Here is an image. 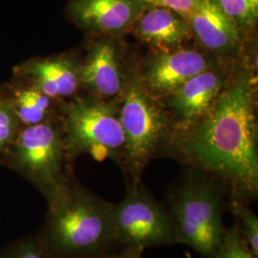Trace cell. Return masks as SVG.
Returning <instances> with one entry per match:
<instances>
[{
  "instance_id": "19",
  "label": "cell",
  "mask_w": 258,
  "mask_h": 258,
  "mask_svg": "<svg viewBox=\"0 0 258 258\" xmlns=\"http://www.w3.org/2000/svg\"><path fill=\"white\" fill-rule=\"evenodd\" d=\"M209 258H257L243 238L236 223L227 229L220 246Z\"/></svg>"
},
{
  "instance_id": "8",
  "label": "cell",
  "mask_w": 258,
  "mask_h": 258,
  "mask_svg": "<svg viewBox=\"0 0 258 258\" xmlns=\"http://www.w3.org/2000/svg\"><path fill=\"white\" fill-rule=\"evenodd\" d=\"M214 67L207 55L194 49L160 51L144 65L139 76L145 88L155 98H165L185 82Z\"/></svg>"
},
{
  "instance_id": "12",
  "label": "cell",
  "mask_w": 258,
  "mask_h": 258,
  "mask_svg": "<svg viewBox=\"0 0 258 258\" xmlns=\"http://www.w3.org/2000/svg\"><path fill=\"white\" fill-rule=\"evenodd\" d=\"M225 77L215 67L195 76L165 97L175 118L173 131L195 123L209 113L225 87Z\"/></svg>"
},
{
  "instance_id": "3",
  "label": "cell",
  "mask_w": 258,
  "mask_h": 258,
  "mask_svg": "<svg viewBox=\"0 0 258 258\" xmlns=\"http://www.w3.org/2000/svg\"><path fill=\"white\" fill-rule=\"evenodd\" d=\"M229 195L221 181L192 167L169 194L167 211L181 243L202 258L210 257L225 236L223 216Z\"/></svg>"
},
{
  "instance_id": "10",
  "label": "cell",
  "mask_w": 258,
  "mask_h": 258,
  "mask_svg": "<svg viewBox=\"0 0 258 258\" xmlns=\"http://www.w3.org/2000/svg\"><path fill=\"white\" fill-rule=\"evenodd\" d=\"M81 63L71 55L31 58L14 68V79L47 97L62 101L76 97L81 86Z\"/></svg>"
},
{
  "instance_id": "22",
  "label": "cell",
  "mask_w": 258,
  "mask_h": 258,
  "mask_svg": "<svg viewBox=\"0 0 258 258\" xmlns=\"http://www.w3.org/2000/svg\"><path fill=\"white\" fill-rule=\"evenodd\" d=\"M144 250L137 248L120 247V249L112 250L103 255L95 258H142Z\"/></svg>"
},
{
  "instance_id": "1",
  "label": "cell",
  "mask_w": 258,
  "mask_h": 258,
  "mask_svg": "<svg viewBox=\"0 0 258 258\" xmlns=\"http://www.w3.org/2000/svg\"><path fill=\"white\" fill-rule=\"evenodd\" d=\"M164 151L221 181L230 196L249 204L255 201L257 125L249 72L244 70L234 82L225 85L203 118L172 131Z\"/></svg>"
},
{
  "instance_id": "6",
  "label": "cell",
  "mask_w": 258,
  "mask_h": 258,
  "mask_svg": "<svg viewBox=\"0 0 258 258\" xmlns=\"http://www.w3.org/2000/svg\"><path fill=\"white\" fill-rule=\"evenodd\" d=\"M1 165L27 180L47 202L60 189L71 172L60 124L49 120L22 126Z\"/></svg>"
},
{
  "instance_id": "9",
  "label": "cell",
  "mask_w": 258,
  "mask_h": 258,
  "mask_svg": "<svg viewBox=\"0 0 258 258\" xmlns=\"http://www.w3.org/2000/svg\"><path fill=\"white\" fill-rule=\"evenodd\" d=\"M147 7L141 0H69L66 13L83 31L112 37L132 30Z\"/></svg>"
},
{
  "instance_id": "15",
  "label": "cell",
  "mask_w": 258,
  "mask_h": 258,
  "mask_svg": "<svg viewBox=\"0 0 258 258\" xmlns=\"http://www.w3.org/2000/svg\"><path fill=\"white\" fill-rule=\"evenodd\" d=\"M1 91L9 99L22 126L53 120L54 103L56 101L36 88L14 79L1 88Z\"/></svg>"
},
{
  "instance_id": "21",
  "label": "cell",
  "mask_w": 258,
  "mask_h": 258,
  "mask_svg": "<svg viewBox=\"0 0 258 258\" xmlns=\"http://www.w3.org/2000/svg\"><path fill=\"white\" fill-rule=\"evenodd\" d=\"M148 6H159L173 10L186 19L194 13L201 0H141Z\"/></svg>"
},
{
  "instance_id": "17",
  "label": "cell",
  "mask_w": 258,
  "mask_h": 258,
  "mask_svg": "<svg viewBox=\"0 0 258 258\" xmlns=\"http://www.w3.org/2000/svg\"><path fill=\"white\" fill-rule=\"evenodd\" d=\"M240 30L253 29L258 20V0H213Z\"/></svg>"
},
{
  "instance_id": "18",
  "label": "cell",
  "mask_w": 258,
  "mask_h": 258,
  "mask_svg": "<svg viewBox=\"0 0 258 258\" xmlns=\"http://www.w3.org/2000/svg\"><path fill=\"white\" fill-rule=\"evenodd\" d=\"M21 127L9 99L0 89V165Z\"/></svg>"
},
{
  "instance_id": "11",
  "label": "cell",
  "mask_w": 258,
  "mask_h": 258,
  "mask_svg": "<svg viewBox=\"0 0 258 258\" xmlns=\"http://www.w3.org/2000/svg\"><path fill=\"white\" fill-rule=\"evenodd\" d=\"M81 86L91 96L108 101L121 96L127 75L124 74L120 52L110 37L94 41L85 60L81 63Z\"/></svg>"
},
{
  "instance_id": "16",
  "label": "cell",
  "mask_w": 258,
  "mask_h": 258,
  "mask_svg": "<svg viewBox=\"0 0 258 258\" xmlns=\"http://www.w3.org/2000/svg\"><path fill=\"white\" fill-rule=\"evenodd\" d=\"M227 211H230L235 216L237 220L235 223L243 238L252 253L258 258V218L249 208V204L229 195Z\"/></svg>"
},
{
  "instance_id": "4",
  "label": "cell",
  "mask_w": 258,
  "mask_h": 258,
  "mask_svg": "<svg viewBox=\"0 0 258 258\" xmlns=\"http://www.w3.org/2000/svg\"><path fill=\"white\" fill-rule=\"evenodd\" d=\"M62 132L68 163L82 154L98 162L115 161L123 169L124 133L119 109L94 96H76L62 107Z\"/></svg>"
},
{
  "instance_id": "14",
  "label": "cell",
  "mask_w": 258,
  "mask_h": 258,
  "mask_svg": "<svg viewBox=\"0 0 258 258\" xmlns=\"http://www.w3.org/2000/svg\"><path fill=\"white\" fill-rule=\"evenodd\" d=\"M187 19L191 35L206 49L227 54L238 46L242 31L213 0H201Z\"/></svg>"
},
{
  "instance_id": "5",
  "label": "cell",
  "mask_w": 258,
  "mask_h": 258,
  "mask_svg": "<svg viewBox=\"0 0 258 258\" xmlns=\"http://www.w3.org/2000/svg\"><path fill=\"white\" fill-rule=\"evenodd\" d=\"M121 97L119 115L125 140L123 171L128 180H139L150 160L164 151L173 126L163 105L137 75H127Z\"/></svg>"
},
{
  "instance_id": "7",
  "label": "cell",
  "mask_w": 258,
  "mask_h": 258,
  "mask_svg": "<svg viewBox=\"0 0 258 258\" xmlns=\"http://www.w3.org/2000/svg\"><path fill=\"white\" fill-rule=\"evenodd\" d=\"M115 237L120 247L145 249L182 244L175 224L141 179L128 180L124 197L112 204Z\"/></svg>"
},
{
  "instance_id": "2",
  "label": "cell",
  "mask_w": 258,
  "mask_h": 258,
  "mask_svg": "<svg viewBox=\"0 0 258 258\" xmlns=\"http://www.w3.org/2000/svg\"><path fill=\"white\" fill-rule=\"evenodd\" d=\"M37 238L47 258H95L119 249L112 203L81 184L71 172L46 202Z\"/></svg>"
},
{
  "instance_id": "13",
  "label": "cell",
  "mask_w": 258,
  "mask_h": 258,
  "mask_svg": "<svg viewBox=\"0 0 258 258\" xmlns=\"http://www.w3.org/2000/svg\"><path fill=\"white\" fill-rule=\"evenodd\" d=\"M132 30L139 39L160 51L180 48L191 35L188 19L173 10L159 6L144 10Z\"/></svg>"
},
{
  "instance_id": "20",
  "label": "cell",
  "mask_w": 258,
  "mask_h": 258,
  "mask_svg": "<svg viewBox=\"0 0 258 258\" xmlns=\"http://www.w3.org/2000/svg\"><path fill=\"white\" fill-rule=\"evenodd\" d=\"M0 258H47L37 235L15 240L0 249Z\"/></svg>"
}]
</instances>
